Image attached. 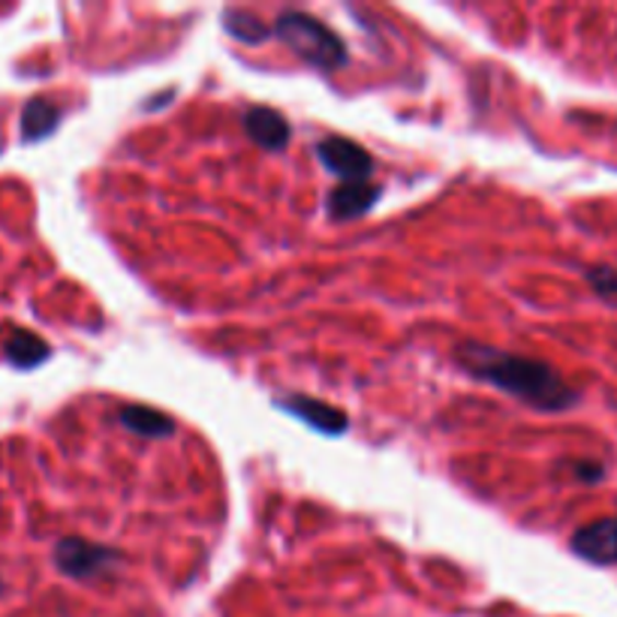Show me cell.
Returning <instances> with one entry per match:
<instances>
[{
	"mask_svg": "<svg viewBox=\"0 0 617 617\" xmlns=\"http://www.w3.org/2000/svg\"><path fill=\"white\" fill-rule=\"evenodd\" d=\"M455 364L536 410L563 412L579 400V392L543 359H527L519 352L494 350L482 344H461L455 350Z\"/></svg>",
	"mask_w": 617,
	"mask_h": 617,
	"instance_id": "obj_1",
	"label": "cell"
},
{
	"mask_svg": "<svg viewBox=\"0 0 617 617\" xmlns=\"http://www.w3.org/2000/svg\"><path fill=\"white\" fill-rule=\"evenodd\" d=\"M275 34L295 58L316 67L319 73H335L350 63V51H347V43L338 37V31L323 25L314 15L290 10L275 22Z\"/></svg>",
	"mask_w": 617,
	"mask_h": 617,
	"instance_id": "obj_2",
	"label": "cell"
},
{
	"mask_svg": "<svg viewBox=\"0 0 617 617\" xmlns=\"http://www.w3.org/2000/svg\"><path fill=\"white\" fill-rule=\"evenodd\" d=\"M118 563H121V551H115L109 545L88 543V539H75V536L55 545V567L75 581L100 579Z\"/></svg>",
	"mask_w": 617,
	"mask_h": 617,
	"instance_id": "obj_3",
	"label": "cell"
},
{
	"mask_svg": "<svg viewBox=\"0 0 617 617\" xmlns=\"http://www.w3.org/2000/svg\"><path fill=\"white\" fill-rule=\"evenodd\" d=\"M316 158L323 160L328 172H335L344 182H368L374 172V158L359 142L347 136H328L316 145Z\"/></svg>",
	"mask_w": 617,
	"mask_h": 617,
	"instance_id": "obj_4",
	"label": "cell"
},
{
	"mask_svg": "<svg viewBox=\"0 0 617 617\" xmlns=\"http://www.w3.org/2000/svg\"><path fill=\"white\" fill-rule=\"evenodd\" d=\"M572 551L596 563V567H615L617 563V519H596L584 524L572 536Z\"/></svg>",
	"mask_w": 617,
	"mask_h": 617,
	"instance_id": "obj_5",
	"label": "cell"
},
{
	"mask_svg": "<svg viewBox=\"0 0 617 617\" xmlns=\"http://www.w3.org/2000/svg\"><path fill=\"white\" fill-rule=\"evenodd\" d=\"M275 404L283 407V412H290V416L302 419V422H307L311 428H316V431H323V434H344V431L350 428L347 412L338 410V407H331V404H326V400L319 398L287 395V398L275 400Z\"/></svg>",
	"mask_w": 617,
	"mask_h": 617,
	"instance_id": "obj_6",
	"label": "cell"
},
{
	"mask_svg": "<svg viewBox=\"0 0 617 617\" xmlns=\"http://www.w3.org/2000/svg\"><path fill=\"white\" fill-rule=\"evenodd\" d=\"M244 130L254 139L256 145L266 151H283L290 145L292 127L280 112L268 109V106H251L244 112Z\"/></svg>",
	"mask_w": 617,
	"mask_h": 617,
	"instance_id": "obj_7",
	"label": "cell"
},
{
	"mask_svg": "<svg viewBox=\"0 0 617 617\" xmlns=\"http://www.w3.org/2000/svg\"><path fill=\"white\" fill-rule=\"evenodd\" d=\"M380 190L371 182H344L328 196V214L335 220H352L376 206Z\"/></svg>",
	"mask_w": 617,
	"mask_h": 617,
	"instance_id": "obj_8",
	"label": "cell"
},
{
	"mask_svg": "<svg viewBox=\"0 0 617 617\" xmlns=\"http://www.w3.org/2000/svg\"><path fill=\"white\" fill-rule=\"evenodd\" d=\"M118 419L127 431L148 436V440H160V436H170L175 431L172 416L154 410V407H145V404H127Z\"/></svg>",
	"mask_w": 617,
	"mask_h": 617,
	"instance_id": "obj_9",
	"label": "cell"
},
{
	"mask_svg": "<svg viewBox=\"0 0 617 617\" xmlns=\"http://www.w3.org/2000/svg\"><path fill=\"white\" fill-rule=\"evenodd\" d=\"M58 124H61V106H58L55 100H27L25 112H22V136H25V142H34V139L55 133Z\"/></svg>",
	"mask_w": 617,
	"mask_h": 617,
	"instance_id": "obj_10",
	"label": "cell"
},
{
	"mask_svg": "<svg viewBox=\"0 0 617 617\" xmlns=\"http://www.w3.org/2000/svg\"><path fill=\"white\" fill-rule=\"evenodd\" d=\"M49 344L31 331H15L13 338L7 340V359L19 368H37L43 359H49Z\"/></svg>",
	"mask_w": 617,
	"mask_h": 617,
	"instance_id": "obj_11",
	"label": "cell"
},
{
	"mask_svg": "<svg viewBox=\"0 0 617 617\" xmlns=\"http://www.w3.org/2000/svg\"><path fill=\"white\" fill-rule=\"evenodd\" d=\"M223 27H226V34L242 43H263L271 37V27L247 10H223Z\"/></svg>",
	"mask_w": 617,
	"mask_h": 617,
	"instance_id": "obj_12",
	"label": "cell"
},
{
	"mask_svg": "<svg viewBox=\"0 0 617 617\" xmlns=\"http://www.w3.org/2000/svg\"><path fill=\"white\" fill-rule=\"evenodd\" d=\"M587 283L593 287L596 295L603 299H615L617 295V271L612 266H596L587 271Z\"/></svg>",
	"mask_w": 617,
	"mask_h": 617,
	"instance_id": "obj_13",
	"label": "cell"
},
{
	"mask_svg": "<svg viewBox=\"0 0 617 617\" xmlns=\"http://www.w3.org/2000/svg\"><path fill=\"white\" fill-rule=\"evenodd\" d=\"M572 476L584 485H596L605 476V467L603 464H596V461H575V464H572Z\"/></svg>",
	"mask_w": 617,
	"mask_h": 617,
	"instance_id": "obj_14",
	"label": "cell"
}]
</instances>
